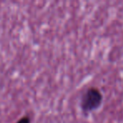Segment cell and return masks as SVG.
<instances>
[{"label": "cell", "mask_w": 123, "mask_h": 123, "mask_svg": "<svg viewBox=\"0 0 123 123\" xmlns=\"http://www.w3.org/2000/svg\"><path fill=\"white\" fill-rule=\"evenodd\" d=\"M103 103V94L98 89L90 87L83 94L80 99V108L84 115H89L100 108Z\"/></svg>", "instance_id": "cell-1"}, {"label": "cell", "mask_w": 123, "mask_h": 123, "mask_svg": "<svg viewBox=\"0 0 123 123\" xmlns=\"http://www.w3.org/2000/svg\"><path fill=\"white\" fill-rule=\"evenodd\" d=\"M16 123H31V118L28 116H25L19 120Z\"/></svg>", "instance_id": "cell-2"}]
</instances>
